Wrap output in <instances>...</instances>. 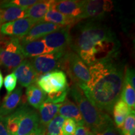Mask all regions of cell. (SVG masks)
Returning <instances> with one entry per match:
<instances>
[{
    "label": "cell",
    "instance_id": "3957f363",
    "mask_svg": "<svg viewBox=\"0 0 135 135\" xmlns=\"http://www.w3.org/2000/svg\"><path fill=\"white\" fill-rule=\"evenodd\" d=\"M5 119L9 135L35 134L41 127L38 111L25 103L18 106Z\"/></svg>",
    "mask_w": 135,
    "mask_h": 135
},
{
    "label": "cell",
    "instance_id": "d4e9b609",
    "mask_svg": "<svg viewBox=\"0 0 135 135\" xmlns=\"http://www.w3.org/2000/svg\"><path fill=\"white\" fill-rule=\"evenodd\" d=\"M65 118L57 114L45 128L46 135H60Z\"/></svg>",
    "mask_w": 135,
    "mask_h": 135
},
{
    "label": "cell",
    "instance_id": "e0dca14e",
    "mask_svg": "<svg viewBox=\"0 0 135 135\" xmlns=\"http://www.w3.org/2000/svg\"><path fill=\"white\" fill-rule=\"evenodd\" d=\"M54 0L38 1L36 3L28 8L26 18H30L35 23L43 21L44 17L51 8Z\"/></svg>",
    "mask_w": 135,
    "mask_h": 135
},
{
    "label": "cell",
    "instance_id": "5b68a950",
    "mask_svg": "<svg viewBox=\"0 0 135 135\" xmlns=\"http://www.w3.org/2000/svg\"><path fill=\"white\" fill-rule=\"evenodd\" d=\"M69 50L55 51L53 53L33 57L30 61L40 76L55 70H65Z\"/></svg>",
    "mask_w": 135,
    "mask_h": 135
},
{
    "label": "cell",
    "instance_id": "1f68e13d",
    "mask_svg": "<svg viewBox=\"0 0 135 135\" xmlns=\"http://www.w3.org/2000/svg\"><path fill=\"white\" fill-rule=\"evenodd\" d=\"M134 70L133 68H126L125 73H124V78L126 79L129 84H131V86L135 89L134 86Z\"/></svg>",
    "mask_w": 135,
    "mask_h": 135
},
{
    "label": "cell",
    "instance_id": "9c48e42d",
    "mask_svg": "<svg viewBox=\"0 0 135 135\" xmlns=\"http://www.w3.org/2000/svg\"><path fill=\"white\" fill-rule=\"evenodd\" d=\"M113 9V3L109 0L84 1L82 20H101Z\"/></svg>",
    "mask_w": 135,
    "mask_h": 135
},
{
    "label": "cell",
    "instance_id": "f546056e",
    "mask_svg": "<svg viewBox=\"0 0 135 135\" xmlns=\"http://www.w3.org/2000/svg\"><path fill=\"white\" fill-rule=\"evenodd\" d=\"M69 90H67L65 91L55 93L48 94V95H46V100L45 101L55 104L63 103L65 99L66 98V96Z\"/></svg>",
    "mask_w": 135,
    "mask_h": 135
},
{
    "label": "cell",
    "instance_id": "44dd1931",
    "mask_svg": "<svg viewBox=\"0 0 135 135\" xmlns=\"http://www.w3.org/2000/svg\"><path fill=\"white\" fill-rule=\"evenodd\" d=\"M61 104H55L45 101L41 104L39 108L41 126L46 128L49 123L57 115Z\"/></svg>",
    "mask_w": 135,
    "mask_h": 135
},
{
    "label": "cell",
    "instance_id": "30bf717a",
    "mask_svg": "<svg viewBox=\"0 0 135 135\" xmlns=\"http://www.w3.org/2000/svg\"><path fill=\"white\" fill-rule=\"evenodd\" d=\"M71 28L70 26H63L41 39L48 48L55 51L70 50Z\"/></svg>",
    "mask_w": 135,
    "mask_h": 135
},
{
    "label": "cell",
    "instance_id": "8d00e7d4",
    "mask_svg": "<svg viewBox=\"0 0 135 135\" xmlns=\"http://www.w3.org/2000/svg\"><path fill=\"white\" fill-rule=\"evenodd\" d=\"M90 135H94V134H93V133H91V134Z\"/></svg>",
    "mask_w": 135,
    "mask_h": 135
},
{
    "label": "cell",
    "instance_id": "7402d4cb",
    "mask_svg": "<svg viewBox=\"0 0 135 135\" xmlns=\"http://www.w3.org/2000/svg\"><path fill=\"white\" fill-rule=\"evenodd\" d=\"M28 8H22L15 6L0 9V27L5 23L15 20L26 18Z\"/></svg>",
    "mask_w": 135,
    "mask_h": 135
},
{
    "label": "cell",
    "instance_id": "f1b7e54d",
    "mask_svg": "<svg viewBox=\"0 0 135 135\" xmlns=\"http://www.w3.org/2000/svg\"><path fill=\"white\" fill-rule=\"evenodd\" d=\"M76 126V123L73 119L66 118L62 126L60 135H74Z\"/></svg>",
    "mask_w": 135,
    "mask_h": 135
},
{
    "label": "cell",
    "instance_id": "603a6c76",
    "mask_svg": "<svg viewBox=\"0 0 135 135\" xmlns=\"http://www.w3.org/2000/svg\"><path fill=\"white\" fill-rule=\"evenodd\" d=\"M131 109L121 98L117 101L113 108L114 124L118 130L122 129L126 118L131 112Z\"/></svg>",
    "mask_w": 135,
    "mask_h": 135
},
{
    "label": "cell",
    "instance_id": "836d02e7",
    "mask_svg": "<svg viewBox=\"0 0 135 135\" xmlns=\"http://www.w3.org/2000/svg\"><path fill=\"white\" fill-rule=\"evenodd\" d=\"M0 135H9L6 127L5 117L0 116Z\"/></svg>",
    "mask_w": 135,
    "mask_h": 135
},
{
    "label": "cell",
    "instance_id": "ac0fdd59",
    "mask_svg": "<svg viewBox=\"0 0 135 135\" xmlns=\"http://www.w3.org/2000/svg\"><path fill=\"white\" fill-rule=\"evenodd\" d=\"M58 114L63 116L65 119L70 118L73 119L77 125L84 124L83 119L76 104L68 98H66L61 104L59 109Z\"/></svg>",
    "mask_w": 135,
    "mask_h": 135
},
{
    "label": "cell",
    "instance_id": "484cf974",
    "mask_svg": "<svg viewBox=\"0 0 135 135\" xmlns=\"http://www.w3.org/2000/svg\"><path fill=\"white\" fill-rule=\"evenodd\" d=\"M119 131L120 135H135L134 111H131L126 117L122 129Z\"/></svg>",
    "mask_w": 135,
    "mask_h": 135
},
{
    "label": "cell",
    "instance_id": "ba28073f",
    "mask_svg": "<svg viewBox=\"0 0 135 135\" xmlns=\"http://www.w3.org/2000/svg\"><path fill=\"white\" fill-rule=\"evenodd\" d=\"M36 84L46 94L65 91L70 89L66 75L61 70H55L41 76Z\"/></svg>",
    "mask_w": 135,
    "mask_h": 135
},
{
    "label": "cell",
    "instance_id": "52a82bcc",
    "mask_svg": "<svg viewBox=\"0 0 135 135\" xmlns=\"http://www.w3.org/2000/svg\"><path fill=\"white\" fill-rule=\"evenodd\" d=\"M65 70L73 83V84H77L80 87L85 86L90 80L87 65L76 53L71 50L67 53Z\"/></svg>",
    "mask_w": 135,
    "mask_h": 135
},
{
    "label": "cell",
    "instance_id": "d590c367",
    "mask_svg": "<svg viewBox=\"0 0 135 135\" xmlns=\"http://www.w3.org/2000/svg\"><path fill=\"white\" fill-rule=\"evenodd\" d=\"M3 84V77L2 73H1V71L0 70V91H1V89L2 88Z\"/></svg>",
    "mask_w": 135,
    "mask_h": 135
},
{
    "label": "cell",
    "instance_id": "4dcf8cb0",
    "mask_svg": "<svg viewBox=\"0 0 135 135\" xmlns=\"http://www.w3.org/2000/svg\"><path fill=\"white\" fill-rule=\"evenodd\" d=\"M4 88L6 89L7 94H9L15 89L17 84V78L14 73H11L4 78L3 80Z\"/></svg>",
    "mask_w": 135,
    "mask_h": 135
},
{
    "label": "cell",
    "instance_id": "74e56055",
    "mask_svg": "<svg viewBox=\"0 0 135 135\" xmlns=\"http://www.w3.org/2000/svg\"><path fill=\"white\" fill-rule=\"evenodd\" d=\"M35 134H36V133H35ZM35 134H30V135H34Z\"/></svg>",
    "mask_w": 135,
    "mask_h": 135
},
{
    "label": "cell",
    "instance_id": "4fadbf2b",
    "mask_svg": "<svg viewBox=\"0 0 135 135\" xmlns=\"http://www.w3.org/2000/svg\"><path fill=\"white\" fill-rule=\"evenodd\" d=\"M17 81L22 87H28L31 84L36 83L40 76L30 62V60L25 59L16 68L13 70Z\"/></svg>",
    "mask_w": 135,
    "mask_h": 135
},
{
    "label": "cell",
    "instance_id": "ffe728a7",
    "mask_svg": "<svg viewBox=\"0 0 135 135\" xmlns=\"http://www.w3.org/2000/svg\"><path fill=\"white\" fill-rule=\"evenodd\" d=\"M26 96L28 104L35 109H39L46 98V94L37 85L36 83L27 87Z\"/></svg>",
    "mask_w": 135,
    "mask_h": 135
},
{
    "label": "cell",
    "instance_id": "8fae6325",
    "mask_svg": "<svg viewBox=\"0 0 135 135\" xmlns=\"http://www.w3.org/2000/svg\"><path fill=\"white\" fill-rule=\"evenodd\" d=\"M35 24L30 18H21L1 25L0 33L5 36L20 38L25 36Z\"/></svg>",
    "mask_w": 135,
    "mask_h": 135
},
{
    "label": "cell",
    "instance_id": "83f0119b",
    "mask_svg": "<svg viewBox=\"0 0 135 135\" xmlns=\"http://www.w3.org/2000/svg\"><path fill=\"white\" fill-rule=\"evenodd\" d=\"M93 134L94 135H120L119 130L114 125L112 119Z\"/></svg>",
    "mask_w": 135,
    "mask_h": 135
},
{
    "label": "cell",
    "instance_id": "9a60e30c",
    "mask_svg": "<svg viewBox=\"0 0 135 135\" xmlns=\"http://www.w3.org/2000/svg\"><path fill=\"white\" fill-rule=\"evenodd\" d=\"M23 90L18 87L9 94H6L0 104V116L6 117L15 111L20 105Z\"/></svg>",
    "mask_w": 135,
    "mask_h": 135
},
{
    "label": "cell",
    "instance_id": "d6986e66",
    "mask_svg": "<svg viewBox=\"0 0 135 135\" xmlns=\"http://www.w3.org/2000/svg\"><path fill=\"white\" fill-rule=\"evenodd\" d=\"M43 21L51 23L62 26L70 27H73L79 22L78 20L73 17L62 14L52 8H50L44 17Z\"/></svg>",
    "mask_w": 135,
    "mask_h": 135
},
{
    "label": "cell",
    "instance_id": "cb8c5ba5",
    "mask_svg": "<svg viewBox=\"0 0 135 135\" xmlns=\"http://www.w3.org/2000/svg\"><path fill=\"white\" fill-rule=\"evenodd\" d=\"M120 98L132 111L135 108V91L129 83L124 78Z\"/></svg>",
    "mask_w": 135,
    "mask_h": 135
},
{
    "label": "cell",
    "instance_id": "2e32d148",
    "mask_svg": "<svg viewBox=\"0 0 135 135\" xmlns=\"http://www.w3.org/2000/svg\"><path fill=\"white\" fill-rule=\"evenodd\" d=\"M20 44L23 55L25 57L30 58L55 51L53 49L48 48L42 39L27 43H20Z\"/></svg>",
    "mask_w": 135,
    "mask_h": 135
},
{
    "label": "cell",
    "instance_id": "8992f818",
    "mask_svg": "<svg viewBox=\"0 0 135 135\" xmlns=\"http://www.w3.org/2000/svg\"><path fill=\"white\" fill-rule=\"evenodd\" d=\"M25 59L18 38H11L0 41V65L14 70Z\"/></svg>",
    "mask_w": 135,
    "mask_h": 135
},
{
    "label": "cell",
    "instance_id": "6da1fadb",
    "mask_svg": "<svg viewBox=\"0 0 135 135\" xmlns=\"http://www.w3.org/2000/svg\"><path fill=\"white\" fill-rule=\"evenodd\" d=\"M70 35V50L88 66L119 53L117 36L100 20L79 21L71 28Z\"/></svg>",
    "mask_w": 135,
    "mask_h": 135
},
{
    "label": "cell",
    "instance_id": "e575fe53",
    "mask_svg": "<svg viewBox=\"0 0 135 135\" xmlns=\"http://www.w3.org/2000/svg\"><path fill=\"white\" fill-rule=\"evenodd\" d=\"M34 135H46V132H45V128H43L41 126L38 131L36 133V134Z\"/></svg>",
    "mask_w": 135,
    "mask_h": 135
},
{
    "label": "cell",
    "instance_id": "4316f807",
    "mask_svg": "<svg viewBox=\"0 0 135 135\" xmlns=\"http://www.w3.org/2000/svg\"><path fill=\"white\" fill-rule=\"evenodd\" d=\"M37 0H9V1H3L0 3V9L11 6L15 7L29 8L36 3Z\"/></svg>",
    "mask_w": 135,
    "mask_h": 135
},
{
    "label": "cell",
    "instance_id": "d6a6232c",
    "mask_svg": "<svg viewBox=\"0 0 135 135\" xmlns=\"http://www.w3.org/2000/svg\"><path fill=\"white\" fill-rule=\"evenodd\" d=\"M91 131L85 124H78L76 126V129L74 135H90Z\"/></svg>",
    "mask_w": 135,
    "mask_h": 135
},
{
    "label": "cell",
    "instance_id": "277c9868",
    "mask_svg": "<svg viewBox=\"0 0 135 135\" xmlns=\"http://www.w3.org/2000/svg\"><path fill=\"white\" fill-rule=\"evenodd\" d=\"M69 92L76 102L84 124L94 133L111 120L106 113L98 108L84 94L83 91L76 84H73Z\"/></svg>",
    "mask_w": 135,
    "mask_h": 135
},
{
    "label": "cell",
    "instance_id": "7a4b0ae2",
    "mask_svg": "<svg viewBox=\"0 0 135 135\" xmlns=\"http://www.w3.org/2000/svg\"><path fill=\"white\" fill-rule=\"evenodd\" d=\"M88 69L90 80L80 88L94 106L106 113L111 114L121 97L124 76L123 63L117 55L99 61Z\"/></svg>",
    "mask_w": 135,
    "mask_h": 135
},
{
    "label": "cell",
    "instance_id": "5bb4252c",
    "mask_svg": "<svg viewBox=\"0 0 135 135\" xmlns=\"http://www.w3.org/2000/svg\"><path fill=\"white\" fill-rule=\"evenodd\" d=\"M62 27L63 26L48 22H40L34 25L25 36L19 38L20 42L27 43V42L40 40L48 34L60 30Z\"/></svg>",
    "mask_w": 135,
    "mask_h": 135
},
{
    "label": "cell",
    "instance_id": "7c38bea8",
    "mask_svg": "<svg viewBox=\"0 0 135 135\" xmlns=\"http://www.w3.org/2000/svg\"><path fill=\"white\" fill-rule=\"evenodd\" d=\"M84 1L58 0L53 1L51 8L62 14L73 17L79 21H82Z\"/></svg>",
    "mask_w": 135,
    "mask_h": 135
}]
</instances>
